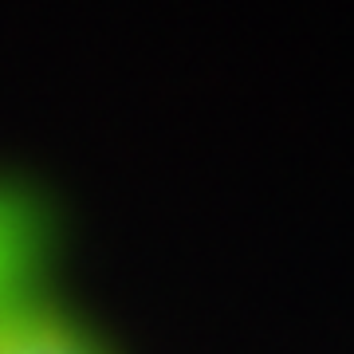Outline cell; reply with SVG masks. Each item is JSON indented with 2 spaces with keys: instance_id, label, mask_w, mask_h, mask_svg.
<instances>
[{
  "instance_id": "obj_2",
  "label": "cell",
  "mask_w": 354,
  "mask_h": 354,
  "mask_svg": "<svg viewBox=\"0 0 354 354\" xmlns=\"http://www.w3.org/2000/svg\"><path fill=\"white\" fill-rule=\"evenodd\" d=\"M0 354H102L99 342L44 299L0 311Z\"/></svg>"
},
{
  "instance_id": "obj_1",
  "label": "cell",
  "mask_w": 354,
  "mask_h": 354,
  "mask_svg": "<svg viewBox=\"0 0 354 354\" xmlns=\"http://www.w3.org/2000/svg\"><path fill=\"white\" fill-rule=\"evenodd\" d=\"M44 264V216L20 189L0 185V311L36 299Z\"/></svg>"
}]
</instances>
